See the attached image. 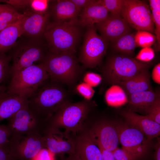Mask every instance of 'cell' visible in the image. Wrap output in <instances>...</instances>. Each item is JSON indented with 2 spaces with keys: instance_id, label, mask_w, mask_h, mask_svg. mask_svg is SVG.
Masks as SVG:
<instances>
[{
  "instance_id": "obj_46",
  "label": "cell",
  "mask_w": 160,
  "mask_h": 160,
  "mask_svg": "<svg viewBox=\"0 0 160 160\" xmlns=\"http://www.w3.org/2000/svg\"><path fill=\"white\" fill-rule=\"evenodd\" d=\"M60 160H79V159L74 155H68L67 157H64V156H60Z\"/></svg>"
},
{
  "instance_id": "obj_18",
  "label": "cell",
  "mask_w": 160,
  "mask_h": 160,
  "mask_svg": "<svg viewBox=\"0 0 160 160\" xmlns=\"http://www.w3.org/2000/svg\"><path fill=\"white\" fill-rule=\"evenodd\" d=\"M127 123L137 129L149 140L157 137L160 134V124L150 119L145 116L139 115L129 110L122 113Z\"/></svg>"
},
{
  "instance_id": "obj_36",
  "label": "cell",
  "mask_w": 160,
  "mask_h": 160,
  "mask_svg": "<svg viewBox=\"0 0 160 160\" xmlns=\"http://www.w3.org/2000/svg\"><path fill=\"white\" fill-rule=\"evenodd\" d=\"M49 1L48 0H32L31 7L32 10L36 11L47 10Z\"/></svg>"
},
{
  "instance_id": "obj_19",
  "label": "cell",
  "mask_w": 160,
  "mask_h": 160,
  "mask_svg": "<svg viewBox=\"0 0 160 160\" xmlns=\"http://www.w3.org/2000/svg\"><path fill=\"white\" fill-rule=\"evenodd\" d=\"M109 12L97 0L92 2L83 9L78 17L79 23L83 28L94 25L106 19Z\"/></svg>"
},
{
  "instance_id": "obj_27",
  "label": "cell",
  "mask_w": 160,
  "mask_h": 160,
  "mask_svg": "<svg viewBox=\"0 0 160 160\" xmlns=\"http://www.w3.org/2000/svg\"><path fill=\"white\" fill-rule=\"evenodd\" d=\"M150 7L151 11L155 25V33L158 47L160 44V0H149Z\"/></svg>"
},
{
  "instance_id": "obj_37",
  "label": "cell",
  "mask_w": 160,
  "mask_h": 160,
  "mask_svg": "<svg viewBox=\"0 0 160 160\" xmlns=\"http://www.w3.org/2000/svg\"><path fill=\"white\" fill-rule=\"evenodd\" d=\"M0 160H17L10 150L9 144L0 146Z\"/></svg>"
},
{
  "instance_id": "obj_42",
  "label": "cell",
  "mask_w": 160,
  "mask_h": 160,
  "mask_svg": "<svg viewBox=\"0 0 160 160\" xmlns=\"http://www.w3.org/2000/svg\"><path fill=\"white\" fill-rule=\"evenodd\" d=\"M98 145L101 150L103 160H116L112 151L106 150Z\"/></svg>"
},
{
  "instance_id": "obj_1",
  "label": "cell",
  "mask_w": 160,
  "mask_h": 160,
  "mask_svg": "<svg viewBox=\"0 0 160 160\" xmlns=\"http://www.w3.org/2000/svg\"><path fill=\"white\" fill-rule=\"evenodd\" d=\"M71 94L64 85L49 78L27 99V105L36 116L47 122L63 105L71 101Z\"/></svg>"
},
{
  "instance_id": "obj_8",
  "label": "cell",
  "mask_w": 160,
  "mask_h": 160,
  "mask_svg": "<svg viewBox=\"0 0 160 160\" xmlns=\"http://www.w3.org/2000/svg\"><path fill=\"white\" fill-rule=\"evenodd\" d=\"M78 58L85 69L100 65L106 53L108 42L99 35L94 25L88 26Z\"/></svg>"
},
{
  "instance_id": "obj_24",
  "label": "cell",
  "mask_w": 160,
  "mask_h": 160,
  "mask_svg": "<svg viewBox=\"0 0 160 160\" xmlns=\"http://www.w3.org/2000/svg\"><path fill=\"white\" fill-rule=\"evenodd\" d=\"M21 20L0 31V54L4 53L12 47L18 38L23 35Z\"/></svg>"
},
{
  "instance_id": "obj_35",
  "label": "cell",
  "mask_w": 160,
  "mask_h": 160,
  "mask_svg": "<svg viewBox=\"0 0 160 160\" xmlns=\"http://www.w3.org/2000/svg\"><path fill=\"white\" fill-rule=\"evenodd\" d=\"M11 135L7 125L0 124V146L9 144Z\"/></svg>"
},
{
  "instance_id": "obj_29",
  "label": "cell",
  "mask_w": 160,
  "mask_h": 160,
  "mask_svg": "<svg viewBox=\"0 0 160 160\" xmlns=\"http://www.w3.org/2000/svg\"><path fill=\"white\" fill-rule=\"evenodd\" d=\"M107 10L112 14L121 16L124 4V0H98Z\"/></svg>"
},
{
  "instance_id": "obj_3",
  "label": "cell",
  "mask_w": 160,
  "mask_h": 160,
  "mask_svg": "<svg viewBox=\"0 0 160 160\" xmlns=\"http://www.w3.org/2000/svg\"><path fill=\"white\" fill-rule=\"evenodd\" d=\"M83 28L78 18L61 22L48 23L43 35L49 46V51L76 53Z\"/></svg>"
},
{
  "instance_id": "obj_26",
  "label": "cell",
  "mask_w": 160,
  "mask_h": 160,
  "mask_svg": "<svg viewBox=\"0 0 160 160\" xmlns=\"http://www.w3.org/2000/svg\"><path fill=\"white\" fill-rule=\"evenodd\" d=\"M24 16L10 6L0 13V31L20 21Z\"/></svg>"
},
{
  "instance_id": "obj_11",
  "label": "cell",
  "mask_w": 160,
  "mask_h": 160,
  "mask_svg": "<svg viewBox=\"0 0 160 160\" xmlns=\"http://www.w3.org/2000/svg\"><path fill=\"white\" fill-rule=\"evenodd\" d=\"M9 146L17 160H32L45 147L43 136L37 132L11 135Z\"/></svg>"
},
{
  "instance_id": "obj_23",
  "label": "cell",
  "mask_w": 160,
  "mask_h": 160,
  "mask_svg": "<svg viewBox=\"0 0 160 160\" xmlns=\"http://www.w3.org/2000/svg\"><path fill=\"white\" fill-rule=\"evenodd\" d=\"M27 104V99L8 93L0 101V123L10 118Z\"/></svg>"
},
{
  "instance_id": "obj_4",
  "label": "cell",
  "mask_w": 160,
  "mask_h": 160,
  "mask_svg": "<svg viewBox=\"0 0 160 160\" xmlns=\"http://www.w3.org/2000/svg\"><path fill=\"white\" fill-rule=\"evenodd\" d=\"M96 106L95 102L91 100L67 102L49 118L47 127L63 129L75 135L81 131L89 113Z\"/></svg>"
},
{
  "instance_id": "obj_14",
  "label": "cell",
  "mask_w": 160,
  "mask_h": 160,
  "mask_svg": "<svg viewBox=\"0 0 160 160\" xmlns=\"http://www.w3.org/2000/svg\"><path fill=\"white\" fill-rule=\"evenodd\" d=\"M43 136L45 147L52 153L60 156L65 154H74L75 140L71 134L58 129L47 127Z\"/></svg>"
},
{
  "instance_id": "obj_45",
  "label": "cell",
  "mask_w": 160,
  "mask_h": 160,
  "mask_svg": "<svg viewBox=\"0 0 160 160\" xmlns=\"http://www.w3.org/2000/svg\"><path fill=\"white\" fill-rule=\"evenodd\" d=\"M8 94L6 87L4 85H0V101Z\"/></svg>"
},
{
  "instance_id": "obj_22",
  "label": "cell",
  "mask_w": 160,
  "mask_h": 160,
  "mask_svg": "<svg viewBox=\"0 0 160 160\" xmlns=\"http://www.w3.org/2000/svg\"><path fill=\"white\" fill-rule=\"evenodd\" d=\"M80 12L71 0H57L53 4L52 14L56 22L68 21L78 17Z\"/></svg>"
},
{
  "instance_id": "obj_20",
  "label": "cell",
  "mask_w": 160,
  "mask_h": 160,
  "mask_svg": "<svg viewBox=\"0 0 160 160\" xmlns=\"http://www.w3.org/2000/svg\"><path fill=\"white\" fill-rule=\"evenodd\" d=\"M127 95L137 92L152 91L148 68L143 70L131 78L118 84Z\"/></svg>"
},
{
  "instance_id": "obj_25",
  "label": "cell",
  "mask_w": 160,
  "mask_h": 160,
  "mask_svg": "<svg viewBox=\"0 0 160 160\" xmlns=\"http://www.w3.org/2000/svg\"><path fill=\"white\" fill-rule=\"evenodd\" d=\"M135 35L133 33L129 32L111 42L113 48L117 51L127 55H130L133 53L135 48L137 47Z\"/></svg>"
},
{
  "instance_id": "obj_32",
  "label": "cell",
  "mask_w": 160,
  "mask_h": 160,
  "mask_svg": "<svg viewBox=\"0 0 160 160\" xmlns=\"http://www.w3.org/2000/svg\"><path fill=\"white\" fill-rule=\"evenodd\" d=\"M74 91L84 97V99L87 100H91L94 93L92 87L85 82L76 85L74 89Z\"/></svg>"
},
{
  "instance_id": "obj_30",
  "label": "cell",
  "mask_w": 160,
  "mask_h": 160,
  "mask_svg": "<svg viewBox=\"0 0 160 160\" xmlns=\"http://www.w3.org/2000/svg\"><path fill=\"white\" fill-rule=\"evenodd\" d=\"M160 96L146 111L145 116L150 119L160 124Z\"/></svg>"
},
{
  "instance_id": "obj_40",
  "label": "cell",
  "mask_w": 160,
  "mask_h": 160,
  "mask_svg": "<svg viewBox=\"0 0 160 160\" xmlns=\"http://www.w3.org/2000/svg\"><path fill=\"white\" fill-rule=\"evenodd\" d=\"M15 7H23L30 5L31 7L32 0H8L2 1Z\"/></svg>"
},
{
  "instance_id": "obj_47",
  "label": "cell",
  "mask_w": 160,
  "mask_h": 160,
  "mask_svg": "<svg viewBox=\"0 0 160 160\" xmlns=\"http://www.w3.org/2000/svg\"><path fill=\"white\" fill-rule=\"evenodd\" d=\"M10 6L8 4H0V13L8 8Z\"/></svg>"
},
{
  "instance_id": "obj_38",
  "label": "cell",
  "mask_w": 160,
  "mask_h": 160,
  "mask_svg": "<svg viewBox=\"0 0 160 160\" xmlns=\"http://www.w3.org/2000/svg\"><path fill=\"white\" fill-rule=\"evenodd\" d=\"M53 154L48 150L43 148L32 160H54Z\"/></svg>"
},
{
  "instance_id": "obj_2",
  "label": "cell",
  "mask_w": 160,
  "mask_h": 160,
  "mask_svg": "<svg viewBox=\"0 0 160 160\" xmlns=\"http://www.w3.org/2000/svg\"><path fill=\"white\" fill-rule=\"evenodd\" d=\"M75 54L49 51L42 63L50 79L67 86L71 92L86 70L80 65Z\"/></svg>"
},
{
  "instance_id": "obj_43",
  "label": "cell",
  "mask_w": 160,
  "mask_h": 160,
  "mask_svg": "<svg viewBox=\"0 0 160 160\" xmlns=\"http://www.w3.org/2000/svg\"><path fill=\"white\" fill-rule=\"evenodd\" d=\"M152 77L156 82L160 84V64L159 63L154 67L152 74Z\"/></svg>"
},
{
  "instance_id": "obj_41",
  "label": "cell",
  "mask_w": 160,
  "mask_h": 160,
  "mask_svg": "<svg viewBox=\"0 0 160 160\" xmlns=\"http://www.w3.org/2000/svg\"><path fill=\"white\" fill-rule=\"evenodd\" d=\"M92 0H71L80 12L90 3Z\"/></svg>"
},
{
  "instance_id": "obj_28",
  "label": "cell",
  "mask_w": 160,
  "mask_h": 160,
  "mask_svg": "<svg viewBox=\"0 0 160 160\" xmlns=\"http://www.w3.org/2000/svg\"><path fill=\"white\" fill-rule=\"evenodd\" d=\"M137 47L143 48L150 47L156 40L155 35L144 31H138L135 35Z\"/></svg>"
},
{
  "instance_id": "obj_44",
  "label": "cell",
  "mask_w": 160,
  "mask_h": 160,
  "mask_svg": "<svg viewBox=\"0 0 160 160\" xmlns=\"http://www.w3.org/2000/svg\"><path fill=\"white\" fill-rule=\"evenodd\" d=\"M154 159L155 160H160V139L158 137L155 146Z\"/></svg>"
},
{
  "instance_id": "obj_13",
  "label": "cell",
  "mask_w": 160,
  "mask_h": 160,
  "mask_svg": "<svg viewBox=\"0 0 160 160\" xmlns=\"http://www.w3.org/2000/svg\"><path fill=\"white\" fill-rule=\"evenodd\" d=\"M46 53L43 47L35 41L21 45L11 56L13 61L11 75L32 65L42 63Z\"/></svg>"
},
{
  "instance_id": "obj_39",
  "label": "cell",
  "mask_w": 160,
  "mask_h": 160,
  "mask_svg": "<svg viewBox=\"0 0 160 160\" xmlns=\"http://www.w3.org/2000/svg\"><path fill=\"white\" fill-rule=\"evenodd\" d=\"M116 160H132L127 152L118 147L112 151Z\"/></svg>"
},
{
  "instance_id": "obj_12",
  "label": "cell",
  "mask_w": 160,
  "mask_h": 160,
  "mask_svg": "<svg viewBox=\"0 0 160 160\" xmlns=\"http://www.w3.org/2000/svg\"><path fill=\"white\" fill-rule=\"evenodd\" d=\"M8 126L11 135L39 133L42 136L47 122L39 119L31 111L27 104L8 119Z\"/></svg>"
},
{
  "instance_id": "obj_10",
  "label": "cell",
  "mask_w": 160,
  "mask_h": 160,
  "mask_svg": "<svg viewBox=\"0 0 160 160\" xmlns=\"http://www.w3.org/2000/svg\"><path fill=\"white\" fill-rule=\"evenodd\" d=\"M149 6L144 1L124 0L121 16L132 28L155 33L154 24Z\"/></svg>"
},
{
  "instance_id": "obj_6",
  "label": "cell",
  "mask_w": 160,
  "mask_h": 160,
  "mask_svg": "<svg viewBox=\"0 0 160 160\" xmlns=\"http://www.w3.org/2000/svg\"><path fill=\"white\" fill-rule=\"evenodd\" d=\"M12 76L7 92L27 99L50 78L42 63L32 65Z\"/></svg>"
},
{
  "instance_id": "obj_16",
  "label": "cell",
  "mask_w": 160,
  "mask_h": 160,
  "mask_svg": "<svg viewBox=\"0 0 160 160\" xmlns=\"http://www.w3.org/2000/svg\"><path fill=\"white\" fill-rule=\"evenodd\" d=\"M21 20L23 34L32 38H37L43 35L48 24L50 13L47 10L40 12L32 10L27 11Z\"/></svg>"
},
{
  "instance_id": "obj_34",
  "label": "cell",
  "mask_w": 160,
  "mask_h": 160,
  "mask_svg": "<svg viewBox=\"0 0 160 160\" xmlns=\"http://www.w3.org/2000/svg\"><path fill=\"white\" fill-rule=\"evenodd\" d=\"M83 76L84 82L92 87L99 84L102 79L99 75L92 72H85Z\"/></svg>"
},
{
  "instance_id": "obj_33",
  "label": "cell",
  "mask_w": 160,
  "mask_h": 160,
  "mask_svg": "<svg viewBox=\"0 0 160 160\" xmlns=\"http://www.w3.org/2000/svg\"><path fill=\"white\" fill-rule=\"evenodd\" d=\"M155 57L154 51L150 47L143 48L139 52L135 59L141 61L148 62Z\"/></svg>"
},
{
  "instance_id": "obj_31",
  "label": "cell",
  "mask_w": 160,
  "mask_h": 160,
  "mask_svg": "<svg viewBox=\"0 0 160 160\" xmlns=\"http://www.w3.org/2000/svg\"><path fill=\"white\" fill-rule=\"evenodd\" d=\"M11 59V56L0 54V84L9 73H11L9 63Z\"/></svg>"
},
{
  "instance_id": "obj_17",
  "label": "cell",
  "mask_w": 160,
  "mask_h": 160,
  "mask_svg": "<svg viewBox=\"0 0 160 160\" xmlns=\"http://www.w3.org/2000/svg\"><path fill=\"white\" fill-rule=\"evenodd\" d=\"M74 136L75 142L74 155L79 160H103L100 147L92 137L82 132Z\"/></svg>"
},
{
  "instance_id": "obj_5",
  "label": "cell",
  "mask_w": 160,
  "mask_h": 160,
  "mask_svg": "<svg viewBox=\"0 0 160 160\" xmlns=\"http://www.w3.org/2000/svg\"><path fill=\"white\" fill-rule=\"evenodd\" d=\"M149 65L148 62L140 61L125 55H114L107 58L100 72L104 82L117 84L148 68Z\"/></svg>"
},
{
  "instance_id": "obj_21",
  "label": "cell",
  "mask_w": 160,
  "mask_h": 160,
  "mask_svg": "<svg viewBox=\"0 0 160 160\" xmlns=\"http://www.w3.org/2000/svg\"><path fill=\"white\" fill-rule=\"evenodd\" d=\"M127 96L129 107L128 110L145 113L149 107L160 96V93L159 92L146 91Z\"/></svg>"
},
{
  "instance_id": "obj_9",
  "label": "cell",
  "mask_w": 160,
  "mask_h": 160,
  "mask_svg": "<svg viewBox=\"0 0 160 160\" xmlns=\"http://www.w3.org/2000/svg\"><path fill=\"white\" fill-rule=\"evenodd\" d=\"M114 122L122 148L132 160H137L144 156L149 150L151 141L138 129L127 123Z\"/></svg>"
},
{
  "instance_id": "obj_15",
  "label": "cell",
  "mask_w": 160,
  "mask_h": 160,
  "mask_svg": "<svg viewBox=\"0 0 160 160\" xmlns=\"http://www.w3.org/2000/svg\"><path fill=\"white\" fill-rule=\"evenodd\" d=\"M94 25L100 36L108 42L130 32L131 29V27L121 16L111 14Z\"/></svg>"
},
{
  "instance_id": "obj_7",
  "label": "cell",
  "mask_w": 160,
  "mask_h": 160,
  "mask_svg": "<svg viewBox=\"0 0 160 160\" xmlns=\"http://www.w3.org/2000/svg\"><path fill=\"white\" fill-rule=\"evenodd\" d=\"M79 132L91 136L106 150L113 151L118 147L119 135L114 122L106 117L95 119L89 112Z\"/></svg>"
}]
</instances>
